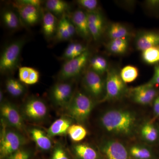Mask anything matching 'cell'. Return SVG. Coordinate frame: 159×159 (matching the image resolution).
I'll list each match as a JSON object with an SVG mask.
<instances>
[{
    "mask_svg": "<svg viewBox=\"0 0 159 159\" xmlns=\"http://www.w3.org/2000/svg\"><path fill=\"white\" fill-rule=\"evenodd\" d=\"M4 94H3V92L2 90H1L0 92V101H1V103L4 102Z\"/></svg>",
    "mask_w": 159,
    "mask_h": 159,
    "instance_id": "7bdbcfd3",
    "label": "cell"
},
{
    "mask_svg": "<svg viewBox=\"0 0 159 159\" xmlns=\"http://www.w3.org/2000/svg\"><path fill=\"white\" fill-rule=\"evenodd\" d=\"M72 124V119L61 117L55 120L48 129L47 134L52 138L57 136L63 135L67 134L70 126Z\"/></svg>",
    "mask_w": 159,
    "mask_h": 159,
    "instance_id": "d6986e66",
    "label": "cell"
},
{
    "mask_svg": "<svg viewBox=\"0 0 159 159\" xmlns=\"http://www.w3.org/2000/svg\"><path fill=\"white\" fill-rule=\"evenodd\" d=\"M5 84L7 92L12 97H21L25 93L26 88L24 84L13 77L7 78Z\"/></svg>",
    "mask_w": 159,
    "mask_h": 159,
    "instance_id": "603a6c76",
    "label": "cell"
},
{
    "mask_svg": "<svg viewBox=\"0 0 159 159\" xmlns=\"http://www.w3.org/2000/svg\"><path fill=\"white\" fill-rule=\"evenodd\" d=\"M99 148L102 159H131L125 145L116 140H105L101 143Z\"/></svg>",
    "mask_w": 159,
    "mask_h": 159,
    "instance_id": "9c48e42d",
    "label": "cell"
},
{
    "mask_svg": "<svg viewBox=\"0 0 159 159\" xmlns=\"http://www.w3.org/2000/svg\"><path fill=\"white\" fill-rule=\"evenodd\" d=\"M16 2L21 4L35 6L39 9H41L43 3V1L40 0H19Z\"/></svg>",
    "mask_w": 159,
    "mask_h": 159,
    "instance_id": "74e56055",
    "label": "cell"
},
{
    "mask_svg": "<svg viewBox=\"0 0 159 159\" xmlns=\"http://www.w3.org/2000/svg\"><path fill=\"white\" fill-rule=\"evenodd\" d=\"M154 112L157 116H159V97L155 100L153 105Z\"/></svg>",
    "mask_w": 159,
    "mask_h": 159,
    "instance_id": "60d3db41",
    "label": "cell"
},
{
    "mask_svg": "<svg viewBox=\"0 0 159 159\" xmlns=\"http://www.w3.org/2000/svg\"><path fill=\"white\" fill-rule=\"evenodd\" d=\"M83 84L90 96L96 99L101 97L104 91V83L99 74L92 70L87 71L83 79Z\"/></svg>",
    "mask_w": 159,
    "mask_h": 159,
    "instance_id": "8fae6325",
    "label": "cell"
},
{
    "mask_svg": "<svg viewBox=\"0 0 159 159\" xmlns=\"http://www.w3.org/2000/svg\"><path fill=\"white\" fill-rule=\"evenodd\" d=\"M141 134L143 139L149 142H155L159 137L157 129L151 123H146L142 126Z\"/></svg>",
    "mask_w": 159,
    "mask_h": 159,
    "instance_id": "83f0119b",
    "label": "cell"
},
{
    "mask_svg": "<svg viewBox=\"0 0 159 159\" xmlns=\"http://www.w3.org/2000/svg\"><path fill=\"white\" fill-rule=\"evenodd\" d=\"M45 7L48 11L56 15H63L70 9V5L63 0H48Z\"/></svg>",
    "mask_w": 159,
    "mask_h": 159,
    "instance_id": "cb8c5ba5",
    "label": "cell"
},
{
    "mask_svg": "<svg viewBox=\"0 0 159 159\" xmlns=\"http://www.w3.org/2000/svg\"><path fill=\"white\" fill-rule=\"evenodd\" d=\"M130 94L135 102L145 105L149 104L153 100L157 92L150 83L134 88L131 90Z\"/></svg>",
    "mask_w": 159,
    "mask_h": 159,
    "instance_id": "4fadbf2b",
    "label": "cell"
},
{
    "mask_svg": "<svg viewBox=\"0 0 159 159\" xmlns=\"http://www.w3.org/2000/svg\"><path fill=\"white\" fill-rule=\"evenodd\" d=\"M129 34L126 28L119 23L112 24L109 30V35L112 39L122 38L128 36Z\"/></svg>",
    "mask_w": 159,
    "mask_h": 159,
    "instance_id": "f1b7e54d",
    "label": "cell"
},
{
    "mask_svg": "<svg viewBox=\"0 0 159 159\" xmlns=\"http://www.w3.org/2000/svg\"><path fill=\"white\" fill-rule=\"evenodd\" d=\"M88 19L89 23H92L101 28L103 29V20L101 15L98 11L87 12Z\"/></svg>",
    "mask_w": 159,
    "mask_h": 159,
    "instance_id": "e575fe53",
    "label": "cell"
},
{
    "mask_svg": "<svg viewBox=\"0 0 159 159\" xmlns=\"http://www.w3.org/2000/svg\"><path fill=\"white\" fill-rule=\"evenodd\" d=\"M13 6L19 15L22 23L28 26H33L40 19V9L35 6L16 2Z\"/></svg>",
    "mask_w": 159,
    "mask_h": 159,
    "instance_id": "7c38bea8",
    "label": "cell"
},
{
    "mask_svg": "<svg viewBox=\"0 0 159 159\" xmlns=\"http://www.w3.org/2000/svg\"><path fill=\"white\" fill-rule=\"evenodd\" d=\"M99 122L102 128L109 133L127 136L133 133L136 118L129 111L112 109L102 114L99 119Z\"/></svg>",
    "mask_w": 159,
    "mask_h": 159,
    "instance_id": "6da1fadb",
    "label": "cell"
},
{
    "mask_svg": "<svg viewBox=\"0 0 159 159\" xmlns=\"http://www.w3.org/2000/svg\"><path fill=\"white\" fill-rule=\"evenodd\" d=\"M87 49L80 43H72L68 45L63 53L61 59L68 61L80 56Z\"/></svg>",
    "mask_w": 159,
    "mask_h": 159,
    "instance_id": "d4e9b609",
    "label": "cell"
},
{
    "mask_svg": "<svg viewBox=\"0 0 159 159\" xmlns=\"http://www.w3.org/2000/svg\"><path fill=\"white\" fill-rule=\"evenodd\" d=\"M75 93L73 83L70 81H58L51 88L50 98L54 105L65 108L70 102Z\"/></svg>",
    "mask_w": 159,
    "mask_h": 159,
    "instance_id": "52a82bcc",
    "label": "cell"
},
{
    "mask_svg": "<svg viewBox=\"0 0 159 159\" xmlns=\"http://www.w3.org/2000/svg\"><path fill=\"white\" fill-rule=\"evenodd\" d=\"M70 20L79 35L86 39H88L91 34L87 13L78 9L73 12Z\"/></svg>",
    "mask_w": 159,
    "mask_h": 159,
    "instance_id": "5bb4252c",
    "label": "cell"
},
{
    "mask_svg": "<svg viewBox=\"0 0 159 159\" xmlns=\"http://www.w3.org/2000/svg\"><path fill=\"white\" fill-rule=\"evenodd\" d=\"M42 21V30L44 37L48 40L55 37L59 21L56 16L47 11L43 14Z\"/></svg>",
    "mask_w": 159,
    "mask_h": 159,
    "instance_id": "e0dca14e",
    "label": "cell"
},
{
    "mask_svg": "<svg viewBox=\"0 0 159 159\" xmlns=\"http://www.w3.org/2000/svg\"><path fill=\"white\" fill-rule=\"evenodd\" d=\"M25 43V39H17L9 43L4 48L0 57V71L2 74L11 73L18 68Z\"/></svg>",
    "mask_w": 159,
    "mask_h": 159,
    "instance_id": "277c9868",
    "label": "cell"
},
{
    "mask_svg": "<svg viewBox=\"0 0 159 159\" xmlns=\"http://www.w3.org/2000/svg\"><path fill=\"white\" fill-rule=\"evenodd\" d=\"M48 112V106L43 100L37 97H31L24 103L21 114L24 119L38 122L44 120Z\"/></svg>",
    "mask_w": 159,
    "mask_h": 159,
    "instance_id": "5b68a950",
    "label": "cell"
},
{
    "mask_svg": "<svg viewBox=\"0 0 159 159\" xmlns=\"http://www.w3.org/2000/svg\"><path fill=\"white\" fill-rule=\"evenodd\" d=\"M109 49L111 52L115 53V54H122L125 51V50L111 42L110 43L109 45Z\"/></svg>",
    "mask_w": 159,
    "mask_h": 159,
    "instance_id": "ab89813d",
    "label": "cell"
},
{
    "mask_svg": "<svg viewBox=\"0 0 159 159\" xmlns=\"http://www.w3.org/2000/svg\"><path fill=\"white\" fill-rule=\"evenodd\" d=\"M128 151L130 157L134 159H152L153 158L152 151L143 145H133Z\"/></svg>",
    "mask_w": 159,
    "mask_h": 159,
    "instance_id": "484cf974",
    "label": "cell"
},
{
    "mask_svg": "<svg viewBox=\"0 0 159 159\" xmlns=\"http://www.w3.org/2000/svg\"><path fill=\"white\" fill-rule=\"evenodd\" d=\"M77 2L80 6L87 10L88 12L97 11L98 2L97 0H78Z\"/></svg>",
    "mask_w": 159,
    "mask_h": 159,
    "instance_id": "d590c367",
    "label": "cell"
},
{
    "mask_svg": "<svg viewBox=\"0 0 159 159\" xmlns=\"http://www.w3.org/2000/svg\"><path fill=\"white\" fill-rule=\"evenodd\" d=\"M0 112L2 120L9 127L23 133L25 125L22 115L14 104L8 101L1 103Z\"/></svg>",
    "mask_w": 159,
    "mask_h": 159,
    "instance_id": "ba28073f",
    "label": "cell"
},
{
    "mask_svg": "<svg viewBox=\"0 0 159 159\" xmlns=\"http://www.w3.org/2000/svg\"><path fill=\"white\" fill-rule=\"evenodd\" d=\"M89 54V52L87 50L80 56L66 61L57 74L58 81H70L77 77L86 64Z\"/></svg>",
    "mask_w": 159,
    "mask_h": 159,
    "instance_id": "8992f818",
    "label": "cell"
},
{
    "mask_svg": "<svg viewBox=\"0 0 159 159\" xmlns=\"http://www.w3.org/2000/svg\"><path fill=\"white\" fill-rule=\"evenodd\" d=\"M72 153L74 159H102L99 152L87 144L74 145Z\"/></svg>",
    "mask_w": 159,
    "mask_h": 159,
    "instance_id": "ac0fdd59",
    "label": "cell"
},
{
    "mask_svg": "<svg viewBox=\"0 0 159 159\" xmlns=\"http://www.w3.org/2000/svg\"><path fill=\"white\" fill-rule=\"evenodd\" d=\"M29 133L37 148L41 151L47 152L53 148L51 137L40 129L32 127L29 129Z\"/></svg>",
    "mask_w": 159,
    "mask_h": 159,
    "instance_id": "9a60e30c",
    "label": "cell"
},
{
    "mask_svg": "<svg viewBox=\"0 0 159 159\" xmlns=\"http://www.w3.org/2000/svg\"><path fill=\"white\" fill-rule=\"evenodd\" d=\"M76 31L70 19L64 15L58 21L55 37L58 41H66L73 37Z\"/></svg>",
    "mask_w": 159,
    "mask_h": 159,
    "instance_id": "2e32d148",
    "label": "cell"
},
{
    "mask_svg": "<svg viewBox=\"0 0 159 159\" xmlns=\"http://www.w3.org/2000/svg\"><path fill=\"white\" fill-rule=\"evenodd\" d=\"M89 26L91 36L95 40H97L100 37L102 29L91 23L89 22Z\"/></svg>",
    "mask_w": 159,
    "mask_h": 159,
    "instance_id": "8d00e7d4",
    "label": "cell"
},
{
    "mask_svg": "<svg viewBox=\"0 0 159 159\" xmlns=\"http://www.w3.org/2000/svg\"><path fill=\"white\" fill-rule=\"evenodd\" d=\"M159 44V34L147 32L142 34L137 41V48L142 51Z\"/></svg>",
    "mask_w": 159,
    "mask_h": 159,
    "instance_id": "7402d4cb",
    "label": "cell"
},
{
    "mask_svg": "<svg viewBox=\"0 0 159 159\" xmlns=\"http://www.w3.org/2000/svg\"><path fill=\"white\" fill-rule=\"evenodd\" d=\"M142 57L145 62L154 64L159 61V49L153 47L143 51Z\"/></svg>",
    "mask_w": 159,
    "mask_h": 159,
    "instance_id": "1f68e13d",
    "label": "cell"
},
{
    "mask_svg": "<svg viewBox=\"0 0 159 159\" xmlns=\"http://www.w3.org/2000/svg\"><path fill=\"white\" fill-rule=\"evenodd\" d=\"M93 99L80 91L75 92L72 100L64 108L67 117L79 123L87 121L94 108Z\"/></svg>",
    "mask_w": 159,
    "mask_h": 159,
    "instance_id": "3957f363",
    "label": "cell"
},
{
    "mask_svg": "<svg viewBox=\"0 0 159 159\" xmlns=\"http://www.w3.org/2000/svg\"><path fill=\"white\" fill-rule=\"evenodd\" d=\"M50 159H72L66 149L61 144H57L52 149Z\"/></svg>",
    "mask_w": 159,
    "mask_h": 159,
    "instance_id": "d6a6232c",
    "label": "cell"
},
{
    "mask_svg": "<svg viewBox=\"0 0 159 159\" xmlns=\"http://www.w3.org/2000/svg\"><path fill=\"white\" fill-rule=\"evenodd\" d=\"M120 75L125 83H130L137 79L139 75V71L136 67L127 66L121 70Z\"/></svg>",
    "mask_w": 159,
    "mask_h": 159,
    "instance_id": "f546056e",
    "label": "cell"
},
{
    "mask_svg": "<svg viewBox=\"0 0 159 159\" xmlns=\"http://www.w3.org/2000/svg\"><path fill=\"white\" fill-rule=\"evenodd\" d=\"M125 89V83L120 74L114 70L107 71L106 81V94L102 101H105L119 98Z\"/></svg>",
    "mask_w": 159,
    "mask_h": 159,
    "instance_id": "30bf717a",
    "label": "cell"
},
{
    "mask_svg": "<svg viewBox=\"0 0 159 159\" xmlns=\"http://www.w3.org/2000/svg\"><path fill=\"white\" fill-rule=\"evenodd\" d=\"M70 139L73 142H78L84 139L87 134V131L80 124H72L68 130Z\"/></svg>",
    "mask_w": 159,
    "mask_h": 159,
    "instance_id": "4316f807",
    "label": "cell"
},
{
    "mask_svg": "<svg viewBox=\"0 0 159 159\" xmlns=\"http://www.w3.org/2000/svg\"><path fill=\"white\" fill-rule=\"evenodd\" d=\"M2 124L0 159H5L11 154L25 147L27 140L22 133L9 127L2 121Z\"/></svg>",
    "mask_w": 159,
    "mask_h": 159,
    "instance_id": "7a4b0ae2",
    "label": "cell"
},
{
    "mask_svg": "<svg viewBox=\"0 0 159 159\" xmlns=\"http://www.w3.org/2000/svg\"><path fill=\"white\" fill-rule=\"evenodd\" d=\"M34 154V152L31 149L24 147L5 159H32Z\"/></svg>",
    "mask_w": 159,
    "mask_h": 159,
    "instance_id": "836d02e7",
    "label": "cell"
},
{
    "mask_svg": "<svg viewBox=\"0 0 159 159\" xmlns=\"http://www.w3.org/2000/svg\"><path fill=\"white\" fill-rule=\"evenodd\" d=\"M153 81L154 83L159 84V66H157L155 69Z\"/></svg>",
    "mask_w": 159,
    "mask_h": 159,
    "instance_id": "b9f144b4",
    "label": "cell"
},
{
    "mask_svg": "<svg viewBox=\"0 0 159 159\" xmlns=\"http://www.w3.org/2000/svg\"><path fill=\"white\" fill-rule=\"evenodd\" d=\"M90 66L92 70L98 74H101L105 72L107 69V61L103 57L97 56L91 60Z\"/></svg>",
    "mask_w": 159,
    "mask_h": 159,
    "instance_id": "4dcf8cb0",
    "label": "cell"
},
{
    "mask_svg": "<svg viewBox=\"0 0 159 159\" xmlns=\"http://www.w3.org/2000/svg\"><path fill=\"white\" fill-rule=\"evenodd\" d=\"M111 42L115 44L118 47H120L121 48L125 50V51L127 48V45H128L127 41L124 39L120 38L112 39Z\"/></svg>",
    "mask_w": 159,
    "mask_h": 159,
    "instance_id": "f35d334b",
    "label": "cell"
},
{
    "mask_svg": "<svg viewBox=\"0 0 159 159\" xmlns=\"http://www.w3.org/2000/svg\"><path fill=\"white\" fill-rule=\"evenodd\" d=\"M2 20L4 25L10 30L19 29L22 26L21 20L17 11L13 9L6 8L3 10L2 15Z\"/></svg>",
    "mask_w": 159,
    "mask_h": 159,
    "instance_id": "ffe728a7",
    "label": "cell"
},
{
    "mask_svg": "<svg viewBox=\"0 0 159 159\" xmlns=\"http://www.w3.org/2000/svg\"><path fill=\"white\" fill-rule=\"evenodd\" d=\"M19 80L23 84L32 85L37 83L39 80V72L33 68L23 66L19 68Z\"/></svg>",
    "mask_w": 159,
    "mask_h": 159,
    "instance_id": "44dd1931",
    "label": "cell"
}]
</instances>
